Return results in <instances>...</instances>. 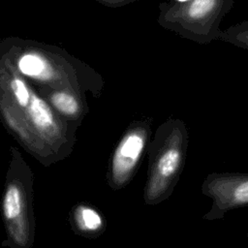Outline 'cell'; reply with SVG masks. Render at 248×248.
I'll return each instance as SVG.
<instances>
[{
    "label": "cell",
    "mask_w": 248,
    "mask_h": 248,
    "mask_svg": "<svg viewBox=\"0 0 248 248\" xmlns=\"http://www.w3.org/2000/svg\"><path fill=\"white\" fill-rule=\"evenodd\" d=\"M219 40L248 50V19L232 25L222 31Z\"/></svg>",
    "instance_id": "30bf717a"
},
{
    "label": "cell",
    "mask_w": 248,
    "mask_h": 248,
    "mask_svg": "<svg viewBox=\"0 0 248 248\" xmlns=\"http://www.w3.org/2000/svg\"><path fill=\"white\" fill-rule=\"evenodd\" d=\"M202 193L212 202L203 220H221L230 211L248 205V172H210L202 183Z\"/></svg>",
    "instance_id": "52a82bcc"
},
{
    "label": "cell",
    "mask_w": 248,
    "mask_h": 248,
    "mask_svg": "<svg viewBox=\"0 0 248 248\" xmlns=\"http://www.w3.org/2000/svg\"><path fill=\"white\" fill-rule=\"evenodd\" d=\"M150 118L134 120L129 124L112 151L106 174L112 190L126 187L134 178L151 140Z\"/></svg>",
    "instance_id": "8992f818"
},
{
    "label": "cell",
    "mask_w": 248,
    "mask_h": 248,
    "mask_svg": "<svg viewBox=\"0 0 248 248\" xmlns=\"http://www.w3.org/2000/svg\"><path fill=\"white\" fill-rule=\"evenodd\" d=\"M0 121L44 167L74 151L78 126L58 115L0 52Z\"/></svg>",
    "instance_id": "6da1fadb"
},
{
    "label": "cell",
    "mask_w": 248,
    "mask_h": 248,
    "mask_svg": "<svg viewBox=\"0 0 248 248\" xmlns=\"http://www.w3.org/2000/svg\"><path fill=\"white\" fill-rule=\"evenodd\" d=\"M1 199V215L9 248H31L35 241L34 174L20 151L11 146Z\"/></svg>",
    "instance_id": "277c9868"
},
{
    "label": "cell",
    "mask_w": 248,
    "mask_h": 248,
    "mask_svg": "<svg viewBox=\"0 0 248 248\" xmlns=\"http://www.w3.org/2000/svg\"><path fill=\"white\" fill-rule=\"evenodd\" d=\"M233 0H170L159 5L160 26L200 45L219 40L220 23Z\"/></svg>",
    "instance_id": "5b68a950"
},
{
    "label": "cell",
    "mask_w": 248,
    "mask_h": 248,
    "mask_svg": "<svg viewBox=\"0 0 248 248\" xmlns=\"http://www.w3.org/2000/svg\"><path fill=\"white\" fill-rule=\"evenodd\" d=\"M0 52L38 93L46 90H71L93 98H99L103 93V77L57 46L7 37L0 40Z\"/></svg>",
    "instance_id": "7a4b0ae2"
},
{
    "label": "cell",
    "mask_w": 248,
    "mask_h": 248,
    "mask_svg": "<svg viewBox=\"0 0 248 248\" xmlns=\"http://www.w3.org/2000/svg\"><path fill=\"white\" fill-rule=\"evenodd\" d=\"M188 144V129L180 118L169 117L156 129L146 153L143 201L147 205L159 204L171 196L185 166Z\"/></svg>",
    "instance_id": "3957f363"
},
{
    "label": "cell",
    "mask_w": 248,
    "mask_h": 248,
    "mask_svg": "<svg viewBox=\"0 0 248 248\" xmlns=\"http://www.w3.org/2000/svg\"><path fill=\"white\" fill-rule=\"evenodd\" d=\"M65 120L77 126L81 124L89 112L86 97L71 90H46L39 93Z\"/></svg>",
    "instance_id": "ba28073f"
},
{
    "label": "cell",
    "mask_w": 248,
    "mask_h": 248,
    "mask_svg": "<svg viewBox=\"0 0 248 248\" xmlns=\"http://www.w3.org/2000/svg\"><path fill=\"white\" fill-rule=\"evenodd\" d=\"M134 1L135 0H97L98 3L105 5L108 8H120Z\"/></svg>",
    "instance_id": "8fae6325"
},
{
    "label": "cell",
    "mask_w": 248,
    "mask_h": 248,
    "mask_svg": "<svg viewBox=\"0 0 248 248\" xmlns=\"http://www.w3.org/2000/svg\"><path fill=\"white\" fill-rule=\"evenodd\" d=\"M70 223L76 233L84 237H97L106 230V219L93 205L79 202L72 207Z\"/></svg>",
    "instance_id": "9c48e42d"
}]
</instances>
